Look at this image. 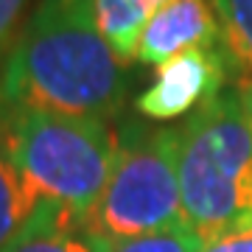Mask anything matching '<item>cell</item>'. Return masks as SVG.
Masks as SVG:
<instances>
[{"instance_id": "cell-1", "label": "cell", "mask_w": 252, "mask_h": 252, "mask_svg": "<svg viewBox=\"0 0 252 252\" xmlns=\"http://www.w3.org/2000/svg\"><path fill=\"white\" fill-rule=\"evenodd\" d=\"M126 93L129 70L101 31L95 0H39L0 62V115L109 121Z\"/></svg>"}, {"instance_id": "cell-2", "label": "cell", "mask_w": 252, "mask_h": 252, "mask_svg": "<svg viewBox=\"0 0 252 252\" xmlns=\"http://www.w3.org/2000/svg\"><path fill=\"white\" fill-rule=\"evenodd\" d=\"M182 221L205 241L252 227V118L241 90H221L180 126Z\"/></svg>"}, {"instance_id": "cell-3", "label": "cell", "mask_w": 252, "mask_h": 252, "mask_svg": "<svg viewBox=\"0 0 252 252\" xmlns=\"http://www.w3.org/2000/svg\"><path fill=\"white\" fill-rule=\"evenodd\" d=\"M11 165L36 205L56 202L81 216L101 199L118 154V126L59 112L0 115Z\"/></svg>"}, {"instance_id": "cell-4", "label": "cell", "mask_w": 252, "mask_h": 252, "mask_svg": "<svg viewBox=\"0 0 252 252\" xmlns=\"http://www.w3.org/2000/svg\"><path fill=\"white\" fill-rule=\"evenodd\" d=\"M180 129L124 121L118 126V154L109 182L95 207L90 227L107 238H129L165 230L182 221Z\"/></svg>"}, {"instance_id": "cell-5", "label": "cell", "mask_w": 252, "mask_h": 252, "mask_svg": "<svg viewBox=\"0 0 252 252\" xmlns=\"http://www.w3.org/2000/svg\"><path fill=\"white\" fill-rule=\"evenodd\" d=\"M230 73L233 67L221 45L177 54L157 67L154 81L137 95L135 107L143 118L152 121L193 115L199 107H205L224 90Z\"/></svg>"}, {"instance_id": "cell-6", "label": "cell", "mask_w": 252, "mask_h": 252, "mask_svg": "<svg viewBox=\"0 0 252 252\" xmlns=\"http://www.w3.org/2000/svg\"><path fill=\"white\" fill-rule=\"evenodd\" d=\"M219 45H221V28L213 0H171L140 31L132 62L160 67L177 54Z\"/></svg>"}, {"instance_id": "cell-7", "label": "cell", "mask_w": 252, "mask_h": 252, "mask_svg": "<svg viewBox=\"0 0 252 252\" xmlns=\"http://www.w3.org/2000/svg\"><path fill=\"white\" fill-rule=\"evenodd\" d=\"M107 244L109 238L95 233L87 216L56 202H39L0 252H107Z\"/></svg>"}, {"instance_id": "cell-8", "label": "cell", "mask_w": 252, "mask_h": 252, "mask_svg": "<svg viewBox=\"0 0 252 252\" xmlns=\"http://www.w3.org/2000/svg\"><path fill=\"white\" fill-rule=\"evenodd\" d=\"M171 0H95V14H98V26L126 64L135 56L137 36L146 28V23Z\"/></svg>"}, {"instance_id": "cell-9", "label": "cell", "mask_w": 252, "mask_h": 252, "mask_svg": "<svg viewBox=\"0 0 252 252\" xmlns=\"http://www.w3.org/2000/svg\"><path fill=\"white\" fill-rule=\"evenodd\" d=\"M213 9L221 28V48L244 84L252 79V0H213Z\"/></svg>"}, {"instance_id": "cell-10", "label": "cell", "mask_w": 252, "mask_h": 252, "mask_svg": "<svg viewBox=\"0 0 252 252\" xmlns=\"http://www.w3.org/2000/svg\"><path fill=\"white\" fill-rule=\"evenodd\" d=\"M34 207H36V202L31 199L26 185L20 182L9 154H6L3 135H0V250L20 230V224L28 219V213Z\"/></svg>"}, {"instance_id": "cell-11", "label": "cell", "mask_w": 252, "mask_h": 252, "mask_svg": "<svg viewBox=\"0 0 252 252\" xmlns=\"http://www.w3.org/2000/svg\"><path fill=\"white\" fill-rule=\"evenodd\" d=\"M205 238L188 227L185 221L165 230H154L143 235H129V238H109L107 252H202Z\"/></svg>"}, {"instance_id": "cell-12", "label": "cell", "mask_w": 252, "mask_h": 252, "mask_svg": "<svg viewBox=\"0 0 252 252\" xmlns=\"http://www.w3.org/2000/svg\"><path fill=\"white\" fill-rule=\"evenodd\" d=\"M26 6L28 0H0V62H3L6 51L11 48L14 36H17V26Z\"/></svg>"}, {"instance_id": "cell-13", "label": "cell", "mask_w": 252, "mask_h": 252, "mask_svg": "<svg viewBox=\"0 0 252 252\" xmlns=\"http://www.w3.org/2000/svg\"><path fill=\"white\" fill-rule=\"evenodd\" d=\"M202 252H252V227L219 235L213 241H207Z\"/></svg>"}, {"instance_id": "cell-14", "label": "cell", "mask_w": 252, "mask_h": 252, "mask_svg": "<svg viewBox=\"0 0 252 252\" xmlns=\"http://www.w3.org/2000/svg\"><path fill=\"white\" fill-rule=\"evenodd\" d=\"M241 98H244V107H247V112L252 118V79L241 84Z\"/></svg>"}]
</instances>
